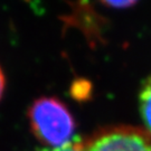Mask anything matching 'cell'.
Here are the masks:
<instances>
[{"mask_svg":"<svg viewBox=\"0 0 151 151\" xmlns=\"http://www.w3.org/2000/svg\"><path fill=\"white\" fill-rule=\"evenodd\" d=\"M138 100L141 119L146 130L151 133V73L141 83Z\"/></svg>","mask_w":151,"mask_h":151,"instance_id":"cell-3","label":"cell"},{"mask_svg":"<svg viewBox=\"0 0 151 151\" xmlns=\"http://www.w3.org/2000/svg\"><path fill=\"white\" fill-rule=\"evenodd\" d=\"M74 151H151V133L131 125H113L74 142Z\"/></svg>","mask_w":151,"mask_h":151,"instance_id":"cell-2","label":"cell"},{"mask_svg":"<svg viewBox=\"0 0 151 151\" xmlns=\"http://www.w3.org/2000/svg\"><path fill=\"white\" fill-rule=\"evenodd\" d=\"M100 1L111 8L125 9V8H129V7L135 5L139 0H100Z\"/></svg>","mask_w":151,"mask_h":151,"instance_id":"cell-4","label":"cell"},{"mask_svg":"<svg viewBox=\"0 0 151 151\" xmlns=\"http://www.w3.org/2000/svg\"><path fill=\"white\" fill-rule=\"evenodd\" d=\"M27 116L34 135L46 147L62 148L70 143L76 129L75 120L58 99H37L28 109Z\"/></svg>","mask_w":151,"mask_h":151,"instance_id":"cell-1","label":"cell"},{"mask_svg":"<svg viewBox=\"0 0 151 151\" xmlns=\"http://www.w3.org/2000/svg\"><path fill=\"white\" fill-rule=\"evenodd\" d=\"M5 87H6V78H5V74H4V70L0 66V100L4 95V92H5Z\"/></svg>","mask_w":151,"mask_h":151,"instance_id":"cell-5","label":"cell"}]
</instances>
